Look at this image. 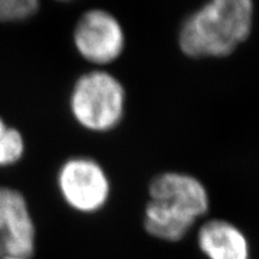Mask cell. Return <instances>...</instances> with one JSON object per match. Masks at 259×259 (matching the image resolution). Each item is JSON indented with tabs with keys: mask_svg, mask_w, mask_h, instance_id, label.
Here are the masks:
<instances>
[{
	"mask_svg": "<svg viewBox=\"0 0 259 259\" xmlns=\"http://www.w3.org/2000/svg\"><path fill=\"white\" fill-rule=\"evenodd\" d=\"M253 0H210L190 15L179 30V47L191 58H222L247 40Z\"/></svg>",
	"mask_w": 259,
	"mask_h": 259,
	"instance_id": "2",
	"label": "cell"
},
{
	"mask_svg": "<svg viewBox=\"0 0 259 259\" xmlns=\"http://www.w3.org/2000/svg\"><path fill=\"white\" fill-rule=\"evenodd\" d=\"M58 186L73 210L83 213L103 209L111 194V184L103 168L88 157H73L60 167Z\"/></svg>",
	"mask_w": 259,
	"mask_h": 259,
	"instance_id": "4",
	"label": "cell"
},
{
	"mask_svg": "<svg viewBox=\"0 0 259 259\" xmlns=\"http://www.w3.org/2000/svg\"><path fill=\"white\" fill-rule=\"evenodd\" d=\"M209 208L210 197L202 181L190 174L166 171L149 185L144 229L157 240L178 242L208 213Z\"/></svg>",
	"mask_w": 259,
	"mask_h": 259,
	"instance_id": "1",
	"label": "cell"
},
{
	"mask_svg": "<svg viewBox=\"0 0 259 259\" xmlns=\"http://www.w3.org/2000/svg\"><path fill=\"white\" fill-rule=\"evenodd\" d=\"M40 9V0H0V22L27 21Z\"/></svg>",
	"mask_w": 259,
	"mask_h": 259,
	"instance_id": "9",
	"label": "cell"
},
{
	"mask_svg": "<svg viewBox=\"0 0 259 259\" xmlns=\"http://www.w3.org/2000/svg\"><path fill=\"white\" fill-rule=\"evenodd\" d=\"M125 105L126 93L120 80L102 70L82 74L70 97L74 120L93 132L116 127L124 116Z\"/></svg>",
	"mask_w": 259,
	"mask_h": 259,
	"instance_id": "3",
	"label": "cell"
},
{
	"mask_svg": "<svg viewBox=\"0 0 259 259\" xmlns=\"http://www.w3.org/2000/svg\"><path fill=\"white\" fill-rule=\"evenodd\" d=\"M125 32L112 14L93 9L80 16L73 30V44L80 57L95 65L118 59L125 48Z\"/></svg>",
	"mask_w": 259,
	"mask_h": 259,
	"instance_id": "5",
	"label": "cell"
},
{
	"mask_svg": "<svg viewBox=\"0 0 259 259\" xmlns=\"http://www.w3.org/2000/svg\"><path fill=\"white\" fill-rule=\"evenodd\" d=\"M197 246L208 259H251L250 240L238 226L227 220L204 222L197 232Z\"/></svg>",
	"mask_w": 259,
	"mask_h": 259,
	"instance_id": "7",
	"label": "cell"
},
{
	"mask_svg": "<svg viewBox=\"0 0 259 259\" xmlns=\"http://www.w3.org/2000/svg\"><path fill=\"white\" fill-rule=\"evenodd\" d=\"M24 154V141L21 132L0 118V168L12 166Z\"/></svg>",
	"mask_w": 259,
	"mask_h": 259,
	"instance_id": "8",
	"label": "cell"
},
{
	"mask_svg": "<svg viewBox=\"0 0 259 259\" xmlns=\"http://www.w3.org/2000/svg\"><path fill=\"white\" fill-rule=\"evenodd\" d=\"M35 250V226L27 200L19 191L0 186V259L30 258Z\"/></svg>",
	"mask_w": 259,
	"mask_h": 259,
	"instance_id": "6",
	"label": "cell"
},
{
	"mask_svg": "<svg viewBox=\"0 0 259 259\" xmlns=\"http://www.w3.org/2000/svg\"><path fill=\"white\" fill-rule=\"evenodd\" d=\"M58 2H63V3H69V2H72V0H58Z\"/></svg>",
	"mask_w": 259,
	"mask_h": 259,
	"instance_id": "11",
	"label": "cell"
},
{
	"mask_svg": "<svg viewBox=\"0 0 259 259\" xmlns=\"http://www.w3.org/2000/svg\"><path fill=\"white\" fill-rule=\"evenodd\" d=\"M2 259H30V258H27V257H4Z\"/></svg>",
	"mask_w": 259,
	"mask_h": 259,
	"instance_id": "10",
	"label": "cell"
}]
</instances>
